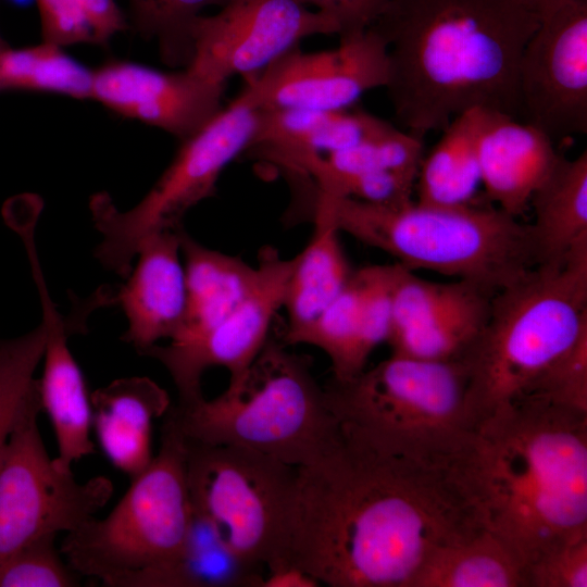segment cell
Segmentation results:
<instances>
[{
    "label": "cell",
    "mask_w": 587,
    "mask_h": 587,
    "mask_svg": "<svg viewBox=\"0 0 587 587\" xmlns=\"http://www.w3.org/2000/svg\"><path fill=\"white\" fill-rule=\"evenodd\" d=\"M315 211L411 271L470 280L494 294L539 265L530 224L497 207L383 205L319 195Z\"/></svg>",
    "instance_id": "277c9868"
},
{
    "label": "cell",
    "mask_w": 587,
    "mask_h": 587,
    "mask_svg": "<svg viewBox=\"0 0 587 587\" xmlns=\"http://www.w3.org/2000/svg\"><path fill=\"white\" fill-rule=\"evenodd\" d=\"M332 34H338L337 25L299 0H228L193 22L184 68L222 84L233 75L248 79L302 39Z\"/></svg>",
    "instance_id": "4fadbf2b"
},
{
    "label": "cell",
    "mask_w": 587,
    "mask_h": 587,
    "mask_svg": "<svg viewBox=\"0 0 587 587\" xmlns=\"http://www.w3.org/2000/svg\"><path fill=\"white\" fill-rule=\"evenodd\" d=\"M529 207L530 224L540 264L562 262L587 238V152L574 159L562 154L550 174L536 189Z\"/></svg>",
    "instance_id": "cb8c5ba5"
},
{
    "label": "cell",
    "mask_w": 587,
    "mask_h": 587,
    "mask_svg": "<svg viewBox=\"0 0 587 587\" xmlns=\"http://www.w3.org/2000/svg\"><path fill=\"white\" fill-rule=\"evenodd\" d=\"M45 345L41 323L18 337H0V460L17 413L38 382L35 372L42 360Z\"/></svg>",
    "instance_id": "1f68e13d"
},
{
    "label": "cell",
    "mask_w": 587,
    "mask_h": 587,
    "mask_svg": "<svg viewBox=\"0 0 587 587\" xmlns=\"http://www.w3.org/2000/svg\"><path fill=\"white\" fill-rule=\"evenodd\" d=\"M364 280L361 268L337 298L309 326L283 340L287 346L311 345L329 359L332 379L346 382L366 369L375 349L363 320Z\"/></svg>",
    "instance_id": "4316f807"
},
{
    "label": "cell",
    "mask_w": 587,
    "mask_h": 587,
    "mask_svg": "<svg viewBox=\"0 0 587 587\" xmlns=\"http://www.w3.org/2000/svg\"><path fill=\"white\" fill-rule=\"evenodd\" d=\"M187 302L180 327L170 339L185 342L220 323L243 298L257 275V266L211 249L179 230Z\"/></svg>",
    "instance_id": "7402d4cb"
},
{
    "label": "cell",
    "mask_w": 587,
    "mask_h": 587,
    "mask_svg": "<svg viewBox=\"0 0 587 587\" xmlns=\"http://www.w3.org/2000/svg\"><path fill=\"white\" fill-rule=\"evenodd\" d=\"M554 145L530 124L487 111L477 139L480 180L486 198L519 218L561 155Z\"/></svg>",
    "instance_id": "ac0fdd59"
},
{
    "label": "cell",
    "mask_w": 587,
    "mask_h": 587,
    "mask_svg": "<svg viewBox=\"0 0 587 587\" xmlns=\"http://www.w3.org/2000/svg\"><path fill=\"white\" fill-rule=\"evenodd\" d=\"M539 18L527 0H390L370 27L403 130L424 138L472 109L520 120L519 64Z\"/></svg>",
    "instance_id": "7a4b0ae2"
},
{
    "label": "cell",
    "mask_w": 587,
    "mask_h": 587,
    "mask_svg": "<svg viewBox=\"0 0 587 587\" xmlns=\"http://www.w3.org/2000/svg\"><path fill=\"white\" fill-rule=\"evenodd\" d=\"M93 70H89L63 47L42 41L11 48L0 53V92L35 91L91 99Z\"/></svg>",
    "instance_id": "83f0119b"
},
{
    "label": "cell",
    "mask_w": 587,
    "mask_h": 587,
    "mask_svg": "<svg viewBox=\"0 0 587 587\" xmlns=\"http://www.w3.org/2000/svg\"><path fill=\"white\" fill-rule=\"evenodd\" d=\"M454 472L523 570L587 536L585 410L517 398L477 424Z\"/></svg>",
    "instance_id": "3957f363"
},
{
    "label": "cell",
    "mask_w": 587,
    "mask_h": 587,
    "mask_svg": "<svg viewBox=\"0 0 587 587\" xmlns=\"http://www.w3.org/2000/svg\"><path fill=\"white\" fill-rule=\"evenodd\" d=\"M186 459V437L168 409L158 453L120 502L66 533L60 551L67 564L104 586L176 587L193 517Z\"/></svg>",
    "instance_id": "52a82bcc"
},
{
    "label": "cell",
    "mask_w": 587,
    "mask_h": 587,
    "mask_svg": "<svg viewBox=\"0 0 587 587\" xmlns=\"http://www.w3.org/2000/svg\"><path fill=\"white\" fill-rule=\"evenodd\" d=\"M385 123L364 111L259 109L247 151L302 173L315 158L354 146Z\"/></svg>",
    "instance_id": "ffe728a7"
},
{
    "label": "cell",
    "mask_w": 587,
    "mask_h": 587,
    "mask_svg": "<svg viewBox=\"0 0 587 587\" xmlns=\"http://www.w3.org/2000/svg\"><path fill=\"white\" fill-rule=\"evenodd\" d=\"M39 379L26 396L0 460V565L30 542L70 533L110 500L105 476L77 482L48 455L38 426Z\"/></svg>",
    "instance_id": "8fae6325"
},
{
    "label": "cell",
    "mask_w": 587,
    "mask_h": 587,
    "mask_svg": "<svg viewBox=\"0 0 587 587\" xmlns=\"http://www.w3.org/2000/svg\"><path fill=\"white\" fill-rule=\"evenodd\" d=\"M46 333L43 371L39 379L42 409L48 413L59 454L54 465L71 472L72 464L93 453L92 410L84 374L68 347L71 329L48 288L38 290Z\"/></svg>",
    "instance_id": "d6986e66"
},
{
    "label": "cell",
    "mask_w": 587,
    "mask_h": 587,
    "mask_svg": "<svg viewBox=\"0 0 587 587\" xmlns=\"http://www.w3.org/2000/svg\"><path fill=\"white\" fill-rule=\"evenodd\" d=\"M315 229L304 249L295 257L283 308L287 324L283 340L302 330L337 298L348 284L350 268L339 240V229L325 213L315 211Z\"/></svg>",
    "instance_id": "603a6c76"
},
{
    "label": "cell",
    "mask_w": 587,
    "mask_h": 587,
    "mask_svg": "<svg viewBox=\"0 0 587 587\" xmlns=\"http://www.w3.org/2000/svg\"><path fill=\"white\" fill-rule=\"evenodd\" d=\"M186 442L193 512L245 564L287 561L297 467L243 447Z\"/></svg>",
    "instance_id": "30bf717a"
},
{
    "label": "cell",
    "mask_w": 587,
    "mask_h": 587,
    "mask_svg": "<svg viewBox=\"0 0 587 587\" xmlns=\"http://www.w3.org/2000/svg\"><path fill=\"white\" fill-rule=\"evenodd\" d=\"M395 265L389 336L422 324L441 311L461 303L477 290L486 289L465 279L449 283L427 280L399 263Z\"/></svg>",
    "instance_id": "d6a6232c"
},
{
    "label": "cell",
    "mask_w": 587,
    "mask_h": 587,
    "mask_svg": "<svg viewBox=\"0 0 587 587\" xmlns=\"http://www.w3.org/2000/svg\"><path fill=\"white\" fill-rule=\"evenodd\" d=\"M329 17L339 37L369 28L390 0H299Z\"/></svg>",
    "instance_id": "74e56055"
},
{
    "label": "cell",
    "mask_w": 587,
    "mask_h": 587,
    "mask_svg": "<svg viewBox=\"0 0 587 587\" xmlns=\"http://www.w3.org/2000/svg\"><path fill=\"white\" fill-rule=\"evenodd\" d=\"M323 388L345 435L425 465L454 470L476 428L460 360L391 353L354 378H330Z\"/></svg>",
    "instance_id": "8992f818"
},
{
    "label": "cell",
    "mask_w": 587,
    "mask_h": 587,
    "mask_svg": "<svg viewBox=\"0 0 587 587\" xmlns=\"http://www.w3.org/2000/svg\"><path fill=\"white\" fill-rule=\"evenodd\" d=\"M170 409L189 440L248 448L296 467L314 462L341 438L311 359L272 334L221 395Z\"/></svg>",
    "instance_id": "ba28073f"
},
{
    "label": "cell",
    "mask_w": 587,
    "mask_h": 587,
    "mask_svg": "<svg viewBox=\"0 0 587 587\" xmlns=\"http://www.w3.org/2000/svg\"><path fill=\"white\" fill-rule=\"evenodd\" d=\"M522 397L587 411V333L552 362Z\"/></svg>",
    "instance_id": "e575fe53"
},
{
    "label": "cell",
    "mask_w": 587,
    "mask_h": 587,
    "mask_svg": "<svg viewBox=\"0 0 587 587\" xmlns=\"http://www.w3.org/2000/svg\"><path fill=\"white\" fill-rule=\"evenodd\" d=\"M42 41L66 47L93 43L88 23L75 0H36Z\"/></svg>",
    "instance_id": "8d00e7d4"
},
{
    "label": "cell",
    "mask_w": 587,
    "mask_h": 587,
    "mask_svg": "<svg viewBox=\"0 0 587 587\" xmlns=\"http://www.w3.org/2000/svg\"><path fill=\"white\" fill-rule=\"evenodd\" d=\"M321 584L310 574L288 561L268 566L260 587H317Z\"/></svg>",
    "instance_id": "ab89813d"
},
{
    "label": "cell",
    "mask_w": 587,
    "mask_h": 587,
    "mask_svg": "<svg viewBox=\"0 0 587 587\" xmlns=\"http://www.w3.org/2000/svg\"><path fill=\"white\" fill-rule=\"evenodd\" d=\"M228 0H128L132 23L147 39H155L162 60L186 67L191 57L190 29L209 7Z\"/></svg>",
    "instance_id": "f546056e"
},
{
    "label": "cell",
    "mask_w": 587,
    "mask_h": 587,
    "mask_svg": "<svg viewBox=\"0 0 587 587\" xmlns=\"http://www.w3.org/2000/svg\"><path fill=\"white\" fill-rule=\"evenodd\" d=\"M92 34L93 43L105 45L128 28L126 18L114 0H75Z\"/></svg>",
    "instance_id": "f35d334b"
},
{
    "label": "cell",
    "mask_w": 587,
    "mask_h": 587,
    "mask_svg": "<svg viewBox=\"0 0 587 587\" xmlns=\"http://www.w3.org/2000/svg\"><path fill=\"white\" fill-rule=\"evenodd\" d=\"M224 86L188 68L163 72L134 62L111 60L93 70L91 100L183 141L203 128L223 109Z\"/></svg>",
    "instance_id": "2e32d148"
},
{
    "label": "cell",
    "mask_w": 587,
    "mask_h": 587,
    "mask_svg": "<svg viewBox=\"0 0 587 587\" xmlns=\"http://www.w3.org/2000/svg\"><path fill=\"white\" fill-rule=\"evenodd\" d=\"M525 587H587V536L545 553L524 570Z\"/></svg>",
    "instance_id": "d590c367"
},
{
    "label": "cell",
    "mask_w": 587,
    "mask_h": 587,
    "mask_svg": "<svg viewBox=\"0 0 587 587\" xmlns=\"http://www.w3.org/2000/svg\"><path fill=\"white\" fill-rule=\"evenodd\" d=\"M259 109L240 92L203 128L182 141L170 165L143 198L122 211L107 192L91 197L90 211L101 241L95 257L127 277L141 243L152 235L183 228L185 215L214 196L224 168L250 147Z\"/></svg>",
    "instance_id": "9c48e42d"
},
{
    "label": "cell",
    "mask_w": 587,
    "mask_h": 587,
    "mask_svg": "<svg viewBox=\"0 0 587 587\" xmlns=\"http://www.w3.org/2000/svg\"><path fill=\"white\" fill-rule=\"evenodd\" d=\"M519 64L521 117L554 143L587 134V0L539 13Z\"/></svg>",
    "instance_id": "7c38bea8"
},
{
    "label": "cell",
    "mask_w": 587,
    "mask_h": 587,
    "mask_svg": "<svg viewBox=\"0 0 587 587\" xmlns=\"http://www.w3.org/2000/svg\"><path fill=\"white\" fill-rule=\"evenodd\" d=\"M248 80L241 93L258 109L348 110L366 91L386 86L388 50L369 27L339 37L336 49L295 47Z\"/></svg>",
    "instance_id": "9a60e30c"
},
{
    "label": "cell",
    "mask_w": 587,
    "mask_h": 587,
    "mask_svg": "<svg viewBox=\"0 0 587 587\" xmlns=\"http://www.w3.org/2000/svg\"><path fill=\"white\" fill-rule=\"evenodd\" d=\"M412 587H525V579L514 553L483 528L435 552Z\"/></svg>",
    "instance_id": "484cf974"
},
{
    "label": "cell",
    "mask_w": 587,
    "mask_h": 587,
    "mask_svg": "<svg viewBox=\"0 0 587 587\" xmlns=\"http://www.w3.org/2000/svg\"><path fill=\"white\" fill-rule=\"evenodd\" d=\"M92 425L110 462L130 478L151 462V429L171 399L164 388L143 376L125 377L90 395Z\"/></svg>",
    "instance_id": "44dd1931"
},
{
    "label": "cell",
    "mask_w": 587,
    "mask_h": 587,
    "mask_svg": "<svg viewBox=\"0 0 587 587\" xmlns=\"http://www.w3.org/2000/svg\"><path fill=\"white\" fill-rule=\"evenodd\" d=\"M488 110L455 116L423 157L415 186L417 202L442 207L474 204L482 186L477 139Z\"/></svg>",
    "instance_id": "d4e9b609"
},
{
    "label": "cell",
    "mask_w": 587,
    "mask_h": 587,
    "mask_svg": "<svg viewBox=\"0 0 587 587\" xmlns=\"http://www.w3.org/2000/svg\"><path fill=\"white\" fill-rule=\"evenodd\" d=\"M55 535L22 548L0 565V587H72L76 572L66 565L54 546Z\"/></svg>",
    "instance_id": "836d02e7"
},
{
    "label": "cell",
    "mask_w": 587,
    "mask_h": 587,
    "mask_svg": "<svg viewBox=\"0 0 587 587\" xmlns=\"http://www.w3.org/2000/svg\"><path fill=\"white\" fill-rule=\"evenodd\" d=\"M179 230L147 238L125 283L109 292L110 303L118 304L127 319L122 339L139 354L161 339L170 340L185 315L187 288Z\"/></svg>",
    "instance_id": "e0dca14e"
},
{
    "label": "cell",
    "mask_w": 587,
    "mask_h": 587,
    "mask_svg": "<svg viewBox=\"0 0 587 587\" xmlns=\"http://www.w3.org/2000/svg\"><path fill=\"white\" fill-rule=\"evenodd\" d=\"M423 139L386 122L357 145L321 155L316 162L339 173L387 171L416 177L424 157Z\"/></svg>",
    "instance_id": "4dcf8cb0"
},
{
    "label": "cell",
    "mask_w": 587,
    "mask_h": 587,
    "mask_svg": "<svg viewBox=\"0 0 587 587\" xmlns=\"http://www.w3.org/2000/svg\"><path fill=\"white\" fill-rule=\"evenodd\" d=\"M495 294L479 289L428 321L392 333V353L423 360H459L484 327Z\"/></svg>",
    "instance_id": "f1b7e54d"
},
{
    "label": "cell",
    "mask_w": 587,
    "mask_h": 587,
    "mask_svg": "<svg viewBox=\"0 0 587 587\" xmlns=\"http://www.w3.org/2000/svg\"><path fill=\"white\" fill-rule=\"evenodd\" d=\"M8 45L5 43V41L3 40V38L1 36V34H0V53Z\"/></svg>",
    "instance_id": "b9f144b4"
},
{
    "label": "cell",
    "mask_w": 587,
    "mask_h": 587,
    "mask_svg": "<svg viewBox=\"0 0 587 587\" xmlns=\"http://www.w3.org/2000/svg\"><path fill=\"white\" fill-rule=\"evenodd\" d=\"M295 257L284 259L272 247L260 251L257 275L238 304L200 337L154 345L141 354L155 359L168 372L178 405L203 399L201 379L211 367H223L229 383L238 379L267 341L276 314L284 305Z\"/></svg>",
    "instance_id": "5bb4252c"
},
{
    "label": "cell",
    "mask_w": 587,
    "mask_h": 587,
    "mask_svg": "<svg viewBox=\"0 0 587 587\" xmlns=\"http://www.w3.org/2000/svg\"><path fill=\"white\" fill-rule=\"evenodd\" d=\"M540 13L544 9L559 0H527Z\"/></svg>",
    "instance_id": "60d3db41"
},
{
    "label": "cell",
    "mask_w": 587,
    "mask_h": 587,
    "mask_svg": "<svg viewBox=\"0 0 587 587\" xmlns=\"http://www.w3.org/2000/svg\"><path fill=\"white\" fill-rule=\"evenodd\" d=\"M483 528L452 470L341 432L297 467L287 561L330 587H412L435 552Z\"/></svg>",
    "instance_id": "6da1fadb"
},
{
    "label": "cell",
    "mask_w": 587,
    "mask_h": 587,
    "mask_svg": "<svg viewBox=\"0 0 587 587\" xmlns=\"http://www.w3.org/2000/svg\"><path fill=\"white\" fill-rule=\"evenodd\" d=\"M587 333V238L497 291L487 321L459 359L477 426L519 398Z\"/></svg>",
    "instance_id": "5b68a950"
}]
</instances>
